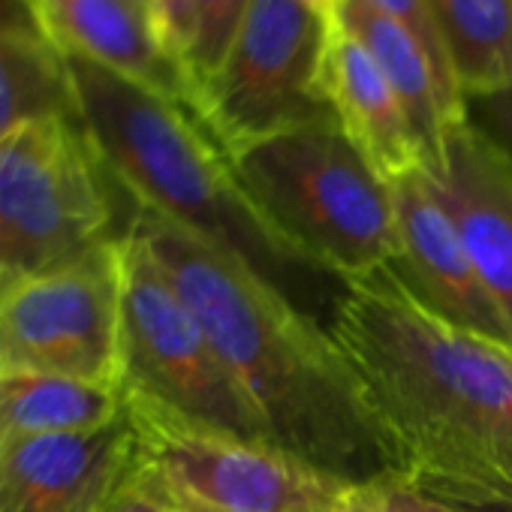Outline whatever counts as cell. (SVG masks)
<instances>
[{
	"label": "cell",
	"instance_id": "16",
	"mask_svg": "<svg viewBox=\"0 0 512 512\" xmlns=\"http://www.w3.org/2000/svg\"><path fill=\"white\" fill-rule=\"evenodd\" d=\"M124 410V386L7 374L0 377V446L28 437L97 431L118 422Z\"/></svg>",
	"mask_w": 512,
	"mask_h": 512
},
{
	"label": "cell",
	"instance_id": "21",
	"mask_svg": "<svg viewBox=\"0 0 512 512\" xmlns=\"http://www.w3.org/2000/svg\"><path fill=\"white\" fill-rule=\"evenodd\" d=\"M374 10H380L383 16H389L395 25H401L416 43L419 49L428 55L431 67L437 70L440 82L464 100V91L455 79V70H452V61L446 55V46H443V37H440V28H437V19L431 13V4L428 0H368Z\"/></svg>",
	"mask_w": 512,
	"mask_h": 512
},
{
	"label": "cell",
	"instance_id": "28",
	"mask_svg": "<svg viewBox=\"0 0 512 512\" xmlns=\"http://www.w3.org/2000/svg\"><path fill=\"white\" fill-rule=\"evenodd\" d=\"M130 4L136 7V10H142L148 19H151V25H154V0H130ZM157 31V28H154Z\"/></svg>",
	"mask_w": 512,
	"mask_h": 512
},
{
	"label": "cell",
	"instance_id": "1",
	"mask_svg": "<svg viewBox=\"0 0 512 512\" xmlns=\"http://www.w3.org/2000/svg\"><path fill=\"white\" fill-rule=\"evenodd\" d=\"M326 329L392 473L458 509L512 503V350L443 323L389 269L344 284Z\"/></svg>",
	"mask_w": 512,
	"mask_h": 512
},
{
	"label": "cell",
	"instance_id": "12",
	"mask_svg": "<svg viewBox=\"0 0 512 512\" xmlns=\"http://www.w3.org/2000/svg\"><path fill=\"white\" fill-rule=\"evenodd\" d=\"M422 172L512 323V163L464 118L443 136L440 163Z\"/></svg>",
	"mask_w": 512,
	"mask_h": 512
},
{
	"label": "cell",
	"instance_id": "20",
	"mask_svg": "<svg viewBox=\"0 0 512 512\" xmlns=\"http://www.w3.org/2000/svg\"><path fill=\"white\" fill-rule=\"evenodd\" d=\"M338 512H461L422 488L410 485L398 473H383L368 482H356Z\"/></svg>",
	"mask_w": 512,
	"mask_h": 512
},
{
	"label": "cell",
	"instance_id": "22",
	"mask_svg": "<svg viewBox=\"0 0 512 512\" xmlns=\"http://www.w3.org/2000/svg\"><path fill=\"white\" fill-rule=\"evenodd\" d=\"M464 118L512 163V82L464 97Z\"/></svg>",
	"mask_w": 512,
	"mask_h": 512
},
{
	"label": "cell",
	"instance_id": "8",
	"mask_svg": "<svg viewBox=\"0 0 512 512\" xmlns=\"http://www.w3.org/2000/svg\"><path fill=\"white\" fill-rule=\"evenodd\" d=\"M335 25L299 0H253L229 55L199 91V118L229 157L281 130L332 118L323 64Z\"/></svg>",
	"mask_w": 512,
	"mask_h": 512
},
{
	"label": "cell",
	"instance_id": "3",
	"mask_svg": "<svg viewBox=\"0 0 512 512\" xmlns=\"http://www.w3.org/2000/svg\"><path fill=\"white\" fill-rule=\"evenodd\" d=\"M64 61L76 115L121 193L235 256L311 314V293L326 275L311 269L253 205L232 157L202 118L82 55L64 52Z\"/></svg>",
	"mask_w": 512,
	"mask_h": 512
},
{
	"label": "cell",
	"instance_id": "7",
	"mask_svg": "<svg viewBox=\"0 0 512 512\" xmlns=\"http://www.w3.org/2000/svg\"><path fill=\"white\" fill-rule=\"evenodd\" d=\"M127 416L139 473L178 512H338L356 485L269 440L199 428L133 398Z\"/></svg>",
	"mask_w": 512,
	"mask_h": 512
},
{
	"label": "cell",
	"instance_id": "2",
	"mask_svg": "<svg viewBox=\"0 0 512 512\" xmlns=\"http://www.w3.org/2000/svg\"><path fill=\"white\" fill-rule=\"evenodd\" d=\"M127 226L148 244L205 329L269 443L347 482L392 473L326 323L235 256L148 208L133 205Z\"/></svg>",
	"mask_w": 512,
	"mask_h": 512
},
{
	"label": "cell",
	"instance_id": "4",
	"mask_svg": "<svg viewBox=\"0 0 512 512\" xmlns=\"http://www.w3.org/2000/svg\"><path fill=\"white\" fill-rule=\"evenodd\" d=\"M235 175L275 232L320 275L353 284L398 260L392 184L335 118H317L232 154Z\"/></svg>",
	"mask_w": 512,
	"mask_h": 512
},
{
	"label": "cell",
	"instance_id": "24",
	"mask_svg": "<svg viewBox=\"0 0 512 512\" xmlns=\"http://www.w3.org/2000/svg\"><path fill=\"white\" fill-rule=\"evenodd\" d=\"M106 512H178L172 503H169V497L148 479V476H142L139 473V467H136V473L130 476V482L115 494V500L106 506Z\"/></svg>",
	"mask_w": 512,
	"mask_h": 512
},
{
	"label": "cell",
	"instance_id": "18",
	"mask_svg": "<svg viewBox=\"0 0 512 512\" xmlns=\"http://www.w3.org/2000/svg\"><path fill=\"white\" fill-rule=\"evenodd\" d=\"M467 94L512 82V0H428Z\"/></svg>",
	"mask_w": 512,
	"mask_h": 512
},
{
	"label": "cell",
	"instance_id": "23",
	"mask_svg": "<svg viewBox=\"0 0 512 512\" xmlns=\"http://www.w3.org/2000/svg\"><path fill=\"white\" fill-rule=\"evenodd\" d=\"M154 28L163 49L184 70V52L190 37V0H154Z\"/></svg>",
	"mask_w": 512,
	"mask_h": 512
},
{
	"label": "cell",
	"instance_id": "9",
	"mask_svg": "<svg viewBox=\"0 0 512 512\" xmlns=\"http://www.w3.org/2000/svg\"><path fill=\"white\" fill-rule=\"evenodd\" d=\"M121 386V238L76 263L0 281V377Z\"/></svg>",
	"mask_w": 512,
	"mask_h": 512
},
{
	"label": "cell",
	"instance_id": "19",
	"mask_svg": "<svg viewBox=\"0 0 512 512\" xmlns=\"http://www.w3.org/2000/svg\"><path fill=\"white\" fill-rule=\"evenodd\" d=\"M250 4L253 0H190V37L184 52V73L196 94V115L199 91L211 82L223 58L229 55Z\"/></svg>",
	"mask_w": 512,
	"mask_h": 512
},
{
	"label": "cell",
	"instance_id": "27",
	"mask_svg": "<svg viewBox=\"0 0 512 512\" xmlns=\"http://www.w3.org/2000/svg\"><path fill=\"white\" fill-rule=\"evenodd\" d=\"M461 512H512V503H494V506H467Z\"/></svg>",
	"mask_w": 512,
	"mask_h": 512
},
{
	"label": "cell",
	"instance_id": "5",
	"mask_svg": "<svg viewBox=\"0 0 512 512\" xmlns=\"http://www.w3.org/2000/svg\"><path fill=\"white\" fill-rule=\"evenodd\" d=\"M115 178L79 115L28 121L0 139V281L76 263L124 235Z\"/></svg>",
	"mask_w": 512,
	"mask_h": 512
},
{
	"label": "cell",
	"instance_id": "13",
	"mask_svg": "<svg viewBox=\"0 0 512 512\" xmlns=\"http://www.w3.org/2000/svg\"><path fill=\"white\" fill-rule=\"evenodd\" d=\"M37 25L61 49L142 82L196 112L181 64L163 49L151 19L130 0H25Z\"/></svg>",
	"mask_w": 512,
	"mask_h": 512
},
{
	"label": "cell",
	"instance_id": "14",
	"mask_svg": "<svg viewBox=\"0 0 512 512\" xmlns=\"http://www.w3.org/2000/svg\"><path fill=\"white\" fill-rule=\"evenodd\" d=\"M323 100L383 181L392 184L422 169L419 145L392 85L341 22L332 31L323 64Z\"/></svg>",
	"mask_w": 512,
	"mask_h": 512
},
{
	"label": "cell",
	"instance_id": "26",
	"mask_svg": "<svg viewBox=\"0 0 512 512\" xmlns=\"http://www.w3.org/2000/svg\"><path fill=\"white\" fill-rule=\"evenodd\" d=\"M0 16H34L25 0H0Z\"/></svg>",
	"mask_w": 512,
	"mask_h": 512
},
{
	"label": "cell",
	"instance_id": "6",
	"mask_svg": "<svg viewBox=\"0 0 512 512\" xmlns=\"http://www.w3.org/2000/svg\"><path fill=\"white\" fill-rule=\"evenodd\" d=\"M121 386L181 422L269 440L205 329L148 244L121 235Z\"/></svg>",
	"mask_w": 512,
	"mask_h": 512
},
{
	"label": "cell",
	"instance_id": "11",
	"mask_svg": "<svg viewBox=\"0 0 512 512\" xmlns=\"http://www.w3.org/2000/svg\"><path fill=\"white\" fill-rule=\"evenodd\" d=\"M136 473V431L124 416L97 431L0 446V512H106Z\"/></svg>",
	"mask_w": 512,
	"mask_h": 512
},
{
	"label": "cell",
	"instance_id": "15",
	"mask_svg": "<svg viewBox=\"0 0 512 512\" xmlns=\"http://www.w3.org/2000/svg\"><path fill=\"white\" fill-rule=\"evenodd\" d=\"M338 22L368 49L392 85L419 145L422 169H434L440 163L443 136L464 121V100L440 82L419 43L368 0H344Z\"/></svg>",
	"mask_w": 512,
	"mask_h": 512
},
{
	"label": "cell",
	"instance_id": "10",
	"mask_svg": "<svg viewBox=\"0 0 512 512\" xmlns=\"http://www.w3.org/2000/svg\"><path fill=\"white\" fill-rule=\"evenodd\" d=\"M401 250L389 272L443 323L512 350V323L476 272L422 169L392 181Z\"/></svg>",
	"mask_w": 512,
	"mask_h": 512
},
{
	"label": "cell",
	"instance_id": "25",
	"mask_svg": "<svg viewBox=\"0 0 512 512\" xmlns=\"http://www.w3.org/2000/svg\"><path fill=\"white\" fill-rule=\"evenodd\" d=\"M299 4H302V7H308V10H314L317 16L329 19V22H338L344 0H299Z\"/></svg>",
	"mask_w": 512,
	"mask_h": 512
},
{
	"label": "cell",
	"instance_id": "17",
	"mask_svg": "<svg viewBox=\"0 0 512 512\" xmlns=\"http://www.w3.org/2000/svg\"><path fill=\"white\" fill-rule=\"evenodd\" d=\"M49 115H76L64 52L34 16H0V139Z\"/></svg>",
	"mask_w": 512,
	"mask_h": 512
}]
</instances>
